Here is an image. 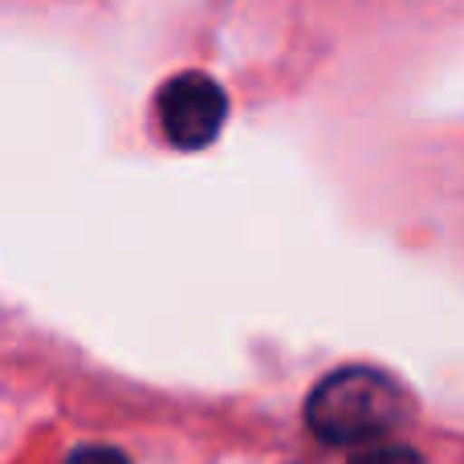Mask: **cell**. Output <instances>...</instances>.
<instances>
[{
    "instance_id": "cell-4",
    "label": "cell",
    "mask_w": 464,
    "mask_h": 464,
    "mask_svg": "<svg viewBox=\"0 0 464 464\" xmlns=\"http://www.w3.org/2000/svg\"><path fill=\"white\" fill-rule=\"evenodd\" d=\"M65 464H130L127 452L111 449V444H86V449H73Z\"/></svg>"
},
{
    "instance_id": "cell-2",
    "label": "cell",
    "mask_w": 464,
    "mask_h": 464,
    "mask_svg": "<svg viewBox=\"0 0 464 464\" xmlns=\"http://www.w3.org/2000/svg\"><path fill=\"white\" fill-rule=\"evenodd\" d=\"M160 130L179 151H200L220 135L228 114V98L208 73H176L160 90Z\"/></svg>"
},
{
    "instance_id": "cell-1",
    "label": "cell",
    "mask_w": 464,
    "mask_h": 464,
    "mask_svg": "<svg viewBox=\"0 0 464 464\" xmlns=\"http://www.w3.org/2000/svg\"><path fill=\"white\" fill-rule=\"evenodd\" d=\"M403 416H408V400L400 383L371 367L334 371L305 400V424L314 428L318 440L338 444V449L379 440L392 428H400Z\"/></svg>"
},
{
    "instance_id": "cell-3",
    "label": "cell",
    "mask_w": 464,
    "mask_h": 464,
    "mask_svg": "<svg viewBox=\"0 0 464 464\" xmlns=\"http://www.w3.org/2000/svg\"><path fill=\"white\" fill-rule=\"evenodd\" d=\"M351 464H424V457L408 444H371V449L354 452Z\"/></svg>"
}]
</instances>
